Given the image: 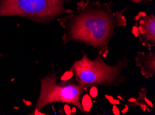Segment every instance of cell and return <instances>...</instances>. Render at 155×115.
<instances>
[{"label": "cell", "instance_id": "6da1fadb", "mask_svg": "<svg viewBox=\"0 0 155 115\" xmlns=\"http://www.w3.org/2000/svg\"><path fill=\"white\" fill-rule=\"evenodd\" d=\"M111 5V2L102 4L91 0L77 2L76 10L57 19L63 30V43L75 41L86 44L96 49L101 57L107 58L116 30L127 25L124 15L126 8L114 12Z\"/></svg>", "mask_w": 155, "mask_h": 115}, {"label": "cell", "instance_id": "7a4b0ae2", "mask_svg": "<svg viewBox=\"0 0 155 115\" xmlns=\"http://www.w3.org/2000/svg\"><path fill=\"white\" fill-rule=\"evenodd\" d=\"M129 62L128 59L124 57L115 65H110L101 56L91 60L83 53L81 59L73 63L70 71L74 74L77 83L85 90L97 86H118L125 81L122 71L128 67Z\"/></svg>", "mask_w": 155, "mask_h": 115}, {"label": "cell", "instance_id": "3957f363", "mask_svg": "<svg viewBox=\"0 0 155 115\" xmlns=\"http://www.w3.org/2000/svg\"><path fill=\"white\" fill-rule=\"evenodd\" d=\"M71 0H0V16H20L38 23H49L72 13L64 5Z\"/></svg>", "mask_w": 155, "mask_h": 115}, {"label": "cell", "instance_id": "277c9868", "mask_svg": "<svg viewBox=\"0 0 155 115\" xmlns=\"http://www.w3.org/2000/svg\"><path fill=\"white\" fill-rule=\"evenodd\" d=\"M58 75L54 72L41 79L40 95L31 114H41L45 107L53 103L71 104L81 112H86L81 102L85 88L68 80H62L58 83Z\"/></svg>", "mask_w": 155, "mask_h": 115}, {"label": "cell", "instance_id": "5b68a950", "mask_svg": "<svg viewBox=\"0 0 155 115\" xmlns=\"http://www.w3.org/2000/svg\"><path fill=\"white\" fill-rule=\"evenodd\" d=\"M135 23L132 33L139 39L142 45L147 48L155 46V16L140 12L134 17Z\"/></svg>", "mask_w": 155, "mask_h": 115}, {"label": "cell", "instance_id": "8992f818", "mask_svg": "<svg viewBox=\"0 0 155 115\" xmlns=\"http://www.w3.org/2000/svg\"><path fill=\"white\" fill-rule=\"evenodd\" d=\"M136 64L140 70V74L150 79L155 74V54L154 52L138 53L135 59Z\"/></svg>", "mask_w": 155, "mask_h": 115}, {"label": "cell", "instance_id": "52a82bcc", "mask_svg": "<svg viewBox=\"0 0 155 115\" xmlns=\"http://www.w3.org/2000/svg\"><path fill=\"white\" fill-rule=\"evenodd\" d=\"M146 94V89H140L139 92H138L139 96H138L137 99L133 100V101H131V100L129 101V103H130V107L139 106L143 111H151L152 108H153V105H152V103L147 98Z\"/></svg>", "mask_w": 155, "mask_h": 115}, {"label": "cell", "instance_id": "ba28073f", "mask_svg": "<svg viewBox=\"0 0 155 115\" xmlns=\"http://www.w3.org/2000/svg\"><path fill=\"white\" fill-rule=\"evenodd\" d=\"M130 1L132 2L133 3H136V4H139V3H141V2H143V3H145V4H147V3H148V2H151L152 0H130Z\"/></svg>", "mask_w": 155, "mask_h": 115}]
</instances>
